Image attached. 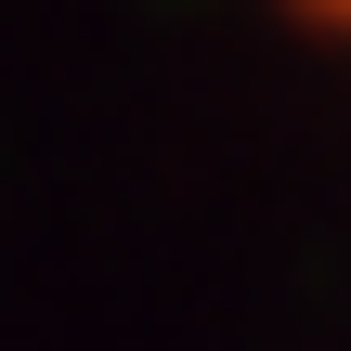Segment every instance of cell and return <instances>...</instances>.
<instances>
[{
	"label": "cell",
	"mask_w": 351,
	"mask_h": 351,
	"mask_svg": "<svg viewBox=\"0 0 351 351\" xmlns=\"http://www.w3.org/2000/svg\"><path fill=\"white\" fill-rule=\"evenodd\" d=\"M313 13H326V26H339V39H351V0H313Z\"/></svg>",
	"instance_id": "cell-1"
}]
</instances>
